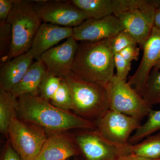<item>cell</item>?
Here are the masks:
<instances>
[{
  "mask_svg": "<svg viewBox=\"0 0 160 160\" xmlns=\"http://www.w3.org/2000/svg\"><path fill=\"white\" fill-rule=\"evenodd\" d=\"M17 117L49 135L72 129L96 128L95 122L59 109L39 95L26 94L18 98Z\"/></svg>",
  "mask_w": 160,
  "mask_h": 160,
  "instance_id": "1",
  "label": "cell"
},
{
  "mask_svg": "<svg viewBox=\"0 0 160 160\" xmlns=\"http://www.w3.org/2000/svg\"><path fill=\"white\" fill-rule=\"evenodd\" d=\"M114 56L109 38L81 42L72 72L80 79L105 86L115 75Z\"/></svg>",
  "mask_w": 160,
  "mask_h": 160,
  "instance_id": "2",
  "label": "cell"
},
{
  "mask_svg": "<svg viewBox=\"0 0 160 160\" xmlns=\"http://www.w3.org/2000/svg\"><path fill=\"white\" fill-rule=\"evenodd\" d=\"M7 22L11 27V48L3 62H7L31 49L35 36L42 21L34 1L14 0Z\"/></svg>",
  "mask_w": 160,
  "mask_h": 160,
  "instance_id": "3",
  "label": "cell"
},
{
  "mask_svg": "<svg viewBox=\"0 0 160 160\" xmlns=\"http://www.w3.org/2000/svg\"><path fill=\"white\" fill-rule=\"evenodd\" d=\"M64 79L71 91L72 110L75 114L93 122L109 109V97L105 86L80 79L73 73Z\"/></svg>",
  "mask_w": 160,
  "mask_h": 160,
  "instance_id": "4",
  "label": "cell"
},
{
  "mask_svg": "<svg viewBox=\"0 0 160 160\" xmlns=\"http://www.w3.org/2000/svg\"><path fill=\"white\" fill-rule=\"evenodd\" d=\"M109 109L135 118L141 121L147 116L152 106L146 102L126 81L116 75L105 86Z\"/></svg>",
  "mask_w": 160,
  "mask_h": 160,
  "instance_id": "5",
  "label": "cell"
},
{
  "mask_svg": "<svg viewBox=\"0 0 160 160\" xmlns=\"http://www.w3.org/2000/svg\"><path fill=\"white\" fill-rule=\"evenodd\" d=\"M73 137L85 160H118L131 153V145L111 142L97 129H81Z\"/></svg>",
  "mask_w": 160,
  "mask_h": 160,
  "instance_id": "6",
  "label": "cell"
},
{
  "mask_svg": "<svg viewBox=\"0 0 160 160\" xmlns=\"http://www.w3.org/2000/svg\"><path fill=\"white\" fill-rule=\"evenodd\" d=\"M11 146L22 160H35L47 138L46 133L33 125L17 117L8 129Z\"/></svg>",
  "mask_w": 160,
  "mask_h": 160,
  "instance_id": "7",
  "label": "cell"
},
{
  "mask_svg": "<svg viewBox=\"0 0 160 160\" xmlns=\"http://www.w3.org/2000/svg\"><path fill=\"white\" fill-rule=\"evenodd\" d=\"M42 22L64 27L74 28L90 19L85 12L70 1H34Z\"/></svg>",
  "mask_w": 160,
  "mask_h": 160,
  "instance_id": "8",
  "label": "cell"
},
{
  "mask_svg": "<svg viewBox=\"0 0 160 160\" xmlns=\"http://www.w3.org/2000/svg\"><path fill=\"white\" fill-rule=\"evenodd\" d=\"M97 130L113 142L127 145L132 132L141 126V121L129 116L109 109L95 122Z\"/></svg>",
  "mask_w": 160,
  "mask_h": 160,
  "instance_id": "9",
  "label": "cell"
},
{
  "mask_svg": "<svg viewBox=\"0 0 160 160\" xmlns=\"http://www.w3.org/2000/svg\"><path fill=\"white\" fill-rule=\"evenodd\" d=\"M155 9L149 1H147L143 6L123 12L116 17L122 25L124 30L133 37L142 49L154 26Z\"/></svg>",
  "mask_w": 160,
  "mask_h": 160,
  "instance_id": "10",
  "label": "cell"
},
{
  "mask_svg": "<svg viewBox=\"0 0 160 160\" xmlns=\"http://www.w3.org/2000/svg\"><path fill=\"white\" fill-rule=\"evenodd\" d=\"M143 54L138 68L127 82L142 97L147 80L160 59V30L153 26L143 46Z\"/></svg>",
  "mask_w": 160,
  "mask_h": 160,
  "instance_id": "11",
  "label": "cell"
},
{
  "mask_svg": "<svg viewBox=\"0 0 160 160\" xmlns=\"http://www.w3.org/2000/svg\"><path fill=\"white\" fill-rule=\"evenodd\" d=\"M123 30L119 19L115 16H109L86 20L73 28L72 37L77 42H97L113 37Z\"/></svg>",
  "mask_w": 160,
  "mask_h": 160,
  "instance_id": "12",
  "label": "cell"
},
{
  "mask_svg": "<svg viewBox=\"0 0 160 160\" xmlns=\"http://www.w3.org/2000/svg\"><path fill=\"white\" fill-rule=\"evenodd\" d=\"M78 47L77 41L72 37L46 52L40 59L42 61L48 71L66 78L72 74V68Z\"/></svg>",
  "mask_w": 160,
  "mask_h": 160,
  "instance_id": "13",
  "label": "cell"
},
{
  "mask_svg": "<svg viewBox=\"0 0 160 160\" xmlns=\"http://www.w3.org/2000/svg\"><path fill=\"white\" fill-rule=\"evenodd\" d=\"M146 0H72L74 6L85 12L90 19L118 15L145 5Z\"/></svg>",
  "mask_w": 160,
  "mask_h": 160,
  "instance_id": "14",
  "label": "cell"
},
{
  "mask_svg": "<svg viewBox=\"0 0 160 160\" xmlns=\"http://www.w3.org/2000/svg\"><path fill=\"white\" fill-rule=\"evenodd\" d=\"M81 154L73 137L62 132L49 135L35 160H68Z\"/></svg>",
  "mask_w": 160,
  "mask_h": 160,
  "instance_id": "15",
  "label": "cell"
},
{
  "mask_svg": "<svg viewBox=\"0 0 160 160\" xmlns=\"http://www.w3.org/2000/svg\"><path fill=\"white\" fill-rule=\"evenodd\" d=\"M73 28L42 23L32 45L30 50L34 58L40 59L41 56L62 40L72 37Z\"/></svg>",
  "mask_w": 160,
  "mask_h": 160,
  "instance_id": "16",
  "label": "cell"
},
{
  "mask_svg": "<svg viewBox=\"0 0 160 160\" xmlns=\"http://www.w3.org/2000/svg\"><path fill=\"white\" fill-rule=\"evenodd\" d=\"M34 59L30 49L6 62L0 70V90L11 92L26 74Z\"/></svg>",
  "mask_w": 160,
  "mask_h": 160,
  "instance_id": "17",
  "label": "cell"
},
{
  "mask_svg": "<svg viewBox=\"0 0 160 160\" xmlns=\"http://www.w3.org/2000/svg\"><path fill=\"white\" fill-rule=\"evenodd\" d=\"M47 71L42 61L37 60L32 64L19 82L12 88L11 93L17 98L26 94L39 95L41 84Z\"/></svg>",
  "mask_w": 160,
  "mask_h": 160,
  "instance_id": "18",
  "label": "cell"
},
{
  "mask_svg": "<svg viewBox=\"0 0 160 160\" xmlns=\"http://www.w3.org/2000/svg\"><path fill=\"white\" fill-rule=\"evenodd\" d=\"M18 98L11 93L0 90V131L7 134L12 121L17 117Z\"/></svg>",
  "mask_w": 160,
  "mask_h": 160,
  "instance_id": "19",
  "label": "cell"
},
{
  "mask_svg": "<svg viewBox=\"0 0 160 160\" xmlns=\"http://www.w3.org/2000/svg\"><path fill=\"white\" fill-rule=\"evenodd\" d=\"M131 153L148 158H160V131L130 147Z\"/></svg>",
  "mask_w": 160,
  "mask_h": 160,
  "instance_id": "20",
  "label": "cell"
},
{
  "mask_svg": "<svg viewBox=\"0 0 160 160\" xmlns=\"http://www.w3.org/2000/svg\"><path fill=\"white\" fill-rule=\"evenodd\" d=\"M160 131V110L152 109L147 115V119L145 123L141 126L130 137L129 143L134 145L140 141L151 135L157 132Z\"/></svg>",
  "mask_w": 160,
  "mask_h": 160,
  "instance_id": "21",
  "label": "cell"
},
{
  "mask_svg": "<svg viewBox=\"0 0 160 160\" xmlns=\"http://www.w3.org/2000/svg\"><path fill=\"white\" fill-rule=\"evenodd\" d=\"M142 98L152 106L160 104V70L152 69L147 80Z\"/></svg>",
  "mask_w": 160,
  "mask_h": 160,
  "instance_id": "22",
  "label": "cell"
},
{
  "mask_svg": "<svg viewBox=\"0 0 160 160\" xmlns=\"http://www.w3.org/2000/svg\"><path fill=\"white\" fill-rule=\"evenodd\" d=\"M53 106L66 111L72 109V100L69 85L63 78L54 96L49 101Z\"/></svg>",
  "mask_w": 160,
  "mask_h": 160,
  "instance_id": "23",
  "label": "cell"
},
{
  "mask_svg": "<svg viewBox=\"0 0 160 160\" xmlns=\"http://www.w3.org/2000/svg\"><path fill=\"white\" fill-rule=\"evenodd\" d=\"M63 79L62 78L48 70L41 84L40 96L49 102L57 91Z\"/></svg>",
  "mask_w": 160,
  "mask_h": 160,
  "instance_id": "24",
  "label": "cell"
},
{
  "mask_svg": "<svg viewBox=\"0 0 160 160\" xmlns=\"http://www.w3.org/2000/svg\"><path fill=\"white\" fill-rule=\"evenodd\" d=\"M109 39L112 50L114 54L119 53L123 49L131 45H138L133 37L125 30L120 32Z\"/></svg>",
  "mask_w": 160,
  "mask_h": 160,
  "instance_id": "25",
  "label": "cell"
},
{
  "mask_svg": "<svg viewBox=\"0 0 160 160\" xmlns=\"http://www.w3.org/2000/svg\"><path fill=\"white\" fill-rule=\"evenodd\" d=\"M0 38H1V55L3 56L2 61L8 54L12 43L11 27L7 21L0 22Z\"/></svg>",
  "mask_w": 160,
  "mask_h": 160,
  "instance_id": "26",
  "label": "cell"
},
{
  "mask_svg": "<svg viewBox=\"0 0 160 160\" xmlns=\"http://www.w3.org/2000/svg\"><path fill=\"white\" fill-rule=\"evenodd\" d=\"M115 68H116V75L119 78L126 81L127 76L131 69V62L124 59L120 53L114 54Z\"/></svg>",
  "mask_w": 160,
  "mask_h": 160,
  "instance_id": "27",
  "label": "cell"
},
{
  "mask_svg": "<svg viewBox=\"0 0 160 160\" xmlns=\"http://www.w3.org/2000/svg\"><path fill=\"white\" fill-rule=\"evenodd\" d=\"M119 53L124 59L131 62L132 61H137L138 59L140 48L137 45H131L123 49Z\"/></svg>",
  "mask_w": 160,
  "mask_h": 160,
  "instance_id": "28",
  "label": "cell"
},
{
  "mask_svg": "<svg viewBox=\"0 0 160 160\" xmlns=\"http://www.w3.org/2000/svg\"><path fill=\"white\" fill-rule=\"evenodd\" d=\"M14 0H0V22L7 21L13 7Z\"/></svg>",
  "mask_w": 160,
  "mask_h": 160,
  "instance_id": "29",
  "label": "cell"
},
{
  "mask_svg": "<svg viewBox=\"0 0 160 160\" xmlns=\"http://www.w3.org/2000/svg\"><path fill=\"white\" fill-rule=\"evenodd\" d=\"M1 160H22L11 145H7L5 148Z\"/></svg>",
  "mask_w": 160,
  "mask_h": 160,
  "instance_id": "30",
  "label": "cell"
},
{
  "mask_svg": "<svg viewBox=\"0 0 160 160\" xmlns=\"http://www.w3.org/2000/svg\"><path fill=\"white\" fill-rule=\"evenodd\" d=\"M118 160H160V158L153 159L139 156L131 153V154L120 157L118 158Z\"/></svg>",
  "mask_w": 160,
  "mask_h": 160,
  "instance_id": "31",
  "label": "cell"
},
{
  "mask_svg": "<svg viewBox=\"0 0 160 160\" xmlns=\"http://www.w3.org/2000/svg\"><path fill=\"white\" fill-rule=\"evenodd\" d=\"M154 26L160 30V9H155L154 14Z\"/></svg>",
  "mask_w": 160,
  "mask_h": 160,
  "instance_id": "32",
  "label": "cell"
},
{
  "mask_svg": "<svg viewBox=\"0 0 160 160\" xmlns=\"http://www.w3.org/2000/svg\"><path fill=\"white\" fill-rule=\"evenodd\" d=\"M149 2L151 4L155 9H160V0H152L149 1Z\"/></svg>",
  "mask_w": 160,
  "mask_h": 160,
  "instance_id": "33",
  "label": "cell"
},
{
  "mask_svg": "<svg viewBox=\"0 0 160 160\" xmlns=\"http://www.w3.org/2000/svg\"><path fill=\"white\" fill-rule=\"evenodd\" d=\"M153 69H155V70H160V59L159 60L158 62L156 64Z\"/></svg>",
  "mask_w": 160,
  "mask_h": 160,
  "instance_id": "34",
  "label": "cell"
},
{
  "mask_svg": "<svg viewBox=\"0 0 160 160\" xmlns=\"http://www.w3.org/2000/svg\"></svg>",
  "mask_w": 160,
  "mask_h": 160,
  "instance_id": "35",
  "label": "cell"
}]
</instances>
